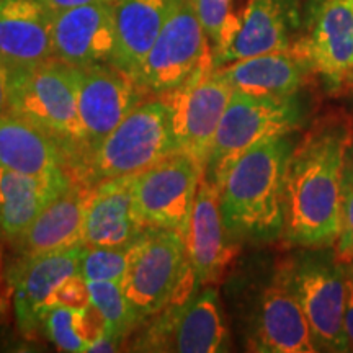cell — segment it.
Returning <instances> with one entry per match:
<instances>
[{
	"label": "cell",
	"instance_id": "1",
	"mask_svg": "<svg viewBox=\"0 0 353 353\" xmlns=\"http://www.w3.org/2000/svg\"><path fill=\"white\" fill-rule=\"evenodd\" d=\"M353 143V120L322 114L293 145L285 179L281 239L298 249L334 247L341 237L342 176Z\"/></svg>",
	"mask_w": 353,
	"mask_h": 353
},
{
	"label": "cell",
	"instance_id": "2",
	"mask_svg": "<svg viewBox=\"0 0 353 353\" xmlns=\"http://www.w3.org/2000/svg\"><path fill=\"white\" fill-rule=\"evenodd\" d=\"M290 136L265 139L239 156L219 187L224 226L234 241L281 239Z\"/></svg>",
	"mask_w": 353,
	"mask_h": 353
},
{
	"label": "cell",
	"instance_id": "3",
	"mask_svg": "<svg viewBox=\"0 0 353 353\" xmlns=\"http://www.w3.org/2000/svg\"><path fill=\"white\" fill-rule=\"evenodd\" d=\"M10 114L23 118L59 145L70 175H77L88 154L79 114L72 65L51 57L33 68L10 70Z\"/></svg>",
	"mask_w": 353,
	"mask_h": 353
},
{
	"label": "cell",
	"instance_id": "4",
	"mask_svg": "<svg viewBox=\"0 0 353 353\" xmlns=\"http://www.w3.org/2000/svg\"><path fill=\"white\" fill-rule=\"evenodd\" d=\"M175 152L172 108L164 95H154L88 154L74 180L92 188L105 180L138 175Z\"/></svg>",
	"mask_w": 353,
	"mask_h": 353
},
{
	"label": "cell",
	"instance_id": "5",
	"mask_svg": "<svg viewBox=\"0 0 353 353\" xmlns=\"http://www.w3.org/2000/svg\"><path fill=\"white\" fill-rule=\"evenodd\" d=\"M121 288L144 321L174 299L185 301L200 290L182 234L170 229H145L130 247Z\"/></svg>",
	"mask_w": 353,
	"mask_h": 353
},
{
	"label": "cell",
	"instance_id": "6",
	"mask_svg": "<svg viewBox=\"0 0 353 353\" xmlns=\"http://www.w3.org/2000/svg\"><path fill=\"white\" fill-rule=\"evenodd\" d=\"M307 108L301 97H254L234 90L216 131L205 176L221 187L228 170L247 149L265 139L291 136L301 130Z\"/></svg>",
	"mask_w": 353,
	"mask_h": 353
},
{
	"label": "cell",
	"instance_id": "7",
	"mask_svg": "<svg viewBox=\"0 0 353 353\" xmlns=\"http://www.w3.org/2000/svg\"><path fill=\"white\" fill-rule=\"evenodd\" d=\"M329 249H303L278 268L311 325L317 352H348L343 329L345 268Z\"/></svg>",
	"mask_w": 353,
	"mask_h": 353
},
{
	"label": "cell",
	"instance_id": "8",
	"mask_svg": "<svg viewBox=\"0 0 353 353\" xmlns=\"http://www.w3.org/2000/svg\"><path fill=\"white\" fill-rule=\"evenodd\" d=\"M229 332L218 290L201 286L185 301H172L138 332L130 350L216 353L226 352Z\"/></svg>",
	"mask_w": 353,
	"mask_h": 353
},
{
	"label": "cell",
	"instance_id": "9",
	"mask_svg": "<svg viewBox=\"0 0 353 353\" xmlns=\"http://www.w3.org/2000/svg\"><path fill=\"white\" fill-rule=\"evenodd\" d=\"M210 63L213 51L195 0H172L164 26L134 79L149 95H164Z\"/></svg>",
	"mask_w": 353,
	"mask_h": 353
},
{
	"label": "cell",
	"instance_id": "10",
	"mask_svg": "<svg viewBox=\"0 0 353 353\" xmlns=\"http://www.w3.org/2000/svg\"><path fill=\"white\" fill-rule=\"evenodd\" d=\"M205 167L175 152L139 172L132 183L136 218L145 229H170L187 241L190 219Z\"/></svg>",
	"mask_w": 353,
	"mask_h": 353
},
{
	"label": "cell",
	"instance_id": "11",
	"mask_svg": "<svg viewBox=\"0 0 353 353\" xmlns=\"http://www.w3.org/2000/svg\"><path fill=\"white\" fill-rule=\"evenodd\" d=\"M232 92L231 83L210 63L198 69L183 85L164 94L172 108L176 151L188 154L206 167Z\"/></svg>",
	"mask_w": 353,
	"mask_h": 353
},
{
	"label": "cell",
	"instance_id": "12",
	"mask_svg": "<svg viewBox=\"0 0 353 353\" xmlns=\"http://www.w3.org/2000/svg\"><path fill=\"white\" fill-rule=\"evenodd\" d=\"M293 50L306 57L329 92L352 88L353 0H325L304 13L303 33Z\"/></svg>",
	"mask_w": 353,
	"mask_h": 353
},
{
	"label": "cell",
	"instance_id": "13",
	"mask_svg": "<svg viewBox=\"0 0 353 353\" xmlns=\"http://www.w3.org/2000/svg\"><path fill=\"white\" fill-rule=\"evenodd\" d=\"M72 69L79 114L90 154L145 97L151 95L131 74L114 64L72 65Z\"/></svg>",
	"mask_w": 353,
	"mask_h": 353
},
{
	"label": "cell",
	"instance_id": "14",
	"mask_svg": "<svg viewBox=\"0 0 353 353\" xmlns=\"http://www.w3.org/2000/svg\"><path fill=\"white\" fill-rule=\"evenodd\" d=\"M82 245L48 252L37 257H19L7 273L13 290V309L19 330L25 337L41 334V321L54 290L69 276L81 273Z\"/></svg>",
	"mask_w": 353,
	"mask_h": 353
},
{
	"label": "cell",
	"instance_id": "15",
	"mask_svg": "<svg viewBox=\"0 0 353 353\" xmlns=\"http://www.w3.org/2000/svg\"><path fill=\"white\" fill-rule=\"evenodd\" d=\"M247 337V345L252 352H317L311 325L280 268L260 293Z\"/></svg>",
	"mask_w": 353,
	"mask_h": 353
},
{
	"label": "cell",
	"instance_id": "16",
	"mask_svg": "<svg viewBox=\"0 0 353 353\" xmlns=\"http://www.w3.org/2000/svg\"><path fill=\"white\" fill-rule=\"evenodd\" d=\"M52 57L74 68L113 64V3H92L51 13Z\"/></svg>",
	"mask_w": 353,
	"mask_h": 353
},
{
	"label": "cell",
	"instance_id": "17",
	"mask_svg": "<svg viewBox=\"0 0 353 353\" xmlns=\"http://www.w3.org/2000/svg\"><path fill=\"white\" fill-rule=\"evenodd\" d=\"M304 0H245L239 33L214 68L265 52L286 51L301 37Z\"/></svg>",
	"mask_w": 353,
	"mask_h": 353
},
{
	"label": "cell",
	"instance_id": "18",
	"mask_svg": "<svg viewBox=\"0 0 353 353\" xmlns=\"http://www.w3.org/2000/svg\"><path fill=\"white\" fill-rule=\"evenodd\" d=\"M187 254L200 286L218 285L237 255V245L224 226L219 188L203 175L187 234Z\"/></svg>",
	"mask_w": 353,
	"mask_h": 353
},
{
	"label": "cell",
	"instance_id": "19",
	"mask_svg": "<svg viewBox=\"0 0 353 353\" xmlns=\"http://www.w3.org/2000/svg\"><path fill=\"white\" fill-rule=\"evenodd\" d=\"M136 175L105 180L90 188L82 226V245L126 247L145 231L134 213Z\"/></svg>",
	"mask_w": 353,
	"mask_h": 353
},
{
	"label": "cell",
	"instance_id": "20",
	"mask_svg": "<svg viewBox=\"0 0 353 353\" xmlns=\"http://www.w3.org/2000/svg\"><path fill=\"white\" fill-rule=\"evenodd\" d=\"M232 90L254 97L286 99L301 94L311 77V64L293 48L244 57L216 68Z\"/></svg>",
	"mask_w": 353,
	"mask_h": 353
},
{
	"label": "cell",
	"instance_id": "21",
	"mask_svg": "<svg viewBox=\"0 0 353 353\" xmlns=\"http://www.w3.org/2000/svg\"><path fill=\"white\" fill-rule=\"evenodd\" d=\"M52 57L51 13L39 0H0V59L10 70Z\"/></svg>",
	"mask_w": 353,
	"mask_h": 353
},
{
	"label": "cell",
	"instance_id": "22",
	"mask_svg": "<svg viewBox=\"0 0 353 353\" xmlns=\"http://www.w3.org/2000/svg\"><path fill=\"white\" fill-rule=\"evenodd\" d=\"M90 188L74 180L61 196L33 221L26 232L12 244L19 257H37L48 252L82 245V226Z\"/></svg>",
	"mask_w": 353,
	"mask_h": 353
},
{
	"label": "cell",
	"instance_id": "23",
	"mask_svg": "<svg viewBox=\"0 0 353 353\" xmlns=\"http://www.w3.org/2000/svg\"><path fill=\"white\" fill-rule=\"evenodd\" d=\"M0 169L37 179L70 175L59 145L15 114L0 118Z\"/></svg>",
	"mask_w": 353,
	"mask_h": 353
},
{
	"label": "cell",
	"instance_id": "24",
	"mask_svg": "<svg viewBox=\"0 0 353 353\" xmlns=\"http://www.w3.org/2000/svg\"><path fill=\"white\" fill-rule=\"evenodd\" d=\"M172 0H117L113 3V64L132 77L139 72L145 56L161 33Z\"/></svg>",
	"mask_w": 353,
	"mask_h": 353
},
{
	"label": "cell",
	"instance_id": "25",
	"mask_svg": "<svg viewBox=\"0 0 353 353\" xmlns=\"http://www.w3.org/2000/svg\"><path fill=\"white\" fill-rule=\"evenodd\" d=\"M72 183V175L37 179L2 169L0 239L8 244L19 241L33 221Z\"/></svg>",
	"mask_w": 353,
	"mask_h": 353
},
{
	"label": "cell",
	"instance_id": "26",
	"mask_svg": "<svg viewBox=\"0 0 353 353\" xmlns=\"http://www.w3.org/2000/svg\"><path fill=\"white\" fill-rule=\"evenodd\" d=\"M195 7L216 63L239 33L245 0H195Z\"/></svg>",
	"mask_w": 353,
	"mask_h": 353
},
{
	"label": "cell",
	"instance_id": "27",
	"mask_svg": "<svg viewBox=\"0 0 353 353\" xmlns=\"http://www.w3.org/2000/svg\"><path fill=\"white\" fill-rule=\"evenodd\" d=\"M88 286H90L92 303L107 319L108 327L105 335L123 343L144 319L123 293L121 285L112 281H88Z\"/></svg>",
	"mask_w": 353,
	"mask_h": 353
},
{
	"label": "cell",
	"instance_id": "28",
	"mask_svg": "<svg viewBox=\"0 0 353 353\" xmlns=\"http://www.w3.org/2000/svg\"><path fill=\"white\" fill-rule=\"evenodd\" d=\"M130 247L82 245L81 275L87 281H112L121 285L130 262Z\"/></svg>",
	"mask_w": 353,
	"mask_h": 353
},
{
	"label": "cell",
	"instance_id": "29",
	"mask_svg": "<svg viewBox=\"0 0 353 353\" xmlns=\"http://www.w3.org/2000/svg\"><path fill=\"white\" fill-rule=\"evenodd\" d=\"M76 311L50 304L43 314L41 334L46 335L61 352H85V343L79 337L74 324Z\"/></svg>",
	"mask_w": 353,
	"mask_h": 353
},
{
	"label": "cell",
	"instance_id": "30",
	"mask_svg": "<svg viewBox=\"0 0 353 353\" xmlns=\"http://www.w3.org/2000/svg\"><path fill=\"white\" fill-rule=\"evenodd\" d=\"M341 237L335 244L339 259L353 257V143L348 148L342 176Z\"/></svg>",
	"mask_w": 353,
	"mask_h": 353
},
{
	"label": "cell",
	"instance_id": "31",
	"mask_svg": "<svg viewBox=\"0 0 353 353\" xmlns=\"http://www.w3.org/2000/svg\"><path fill=\"white\" fill-rule=\"evenodd\" d=\"M50 304L54 306H63L72 311H82L88 304H92V294L88 281L83 278L81 273L69 276L64 280L52 293Z\"/></svg>",
	"mask_w": 353,
	"mask_h": 353
},
{
	"label": "cell",
	"instance_id": "32",
	"mask_svg": "<svg viewBox=\"0 0 353 353\" xmlns=\"http://www.w3.org/2000/svg\"><path fill=\"white\" fill-rule=\"evenodd\" d=\"M74 324H76V330L79 337L85 343V348L94 343L95 341L103 337L107 334V319L100 312V309L95 306L94 303L88 304L82 311H76L74 316Z\"/></svg>",
	"mask_w": 353,
	"mask_h": 353
},
{
	"label": "cell",
	"instance_id": "33",
	"mask_svg": "<svg viewBox=\"0 0 353 353\" xmlns=\"http://www.w3.org/2000/svg\"><path fill=\"white\" fill-rule=\"evenodd\" d=\"M345 268V267H343ZM343 329L348 343V352H353V281L345 272V316H343Z\"/></svg>",
	"mask_w": 353,
	"mask_h": 353
},
{
	"label": "cell",
	"instance_id": "34",
	"mask_svg": "<svg viewBox=\"0 0 353 353\" xmlns=\"http://www.w3.org/2000/svg\"><path fill=\"white\" fill-rule=\"evenodd\" d=\"M10 114V69L0 59V118Z\"/></svg>",
	"mask_w": 353,
	"mask_h": 353
},
{
	"label": "cell",
	"instance_id": "35",
	"mask_svg": "<svg viewBox=\"0 0 353 353\" xmlns=\"http://www.w3.org/2000/svg\"><path fill=\"white\" fill-rule=\"evenodd\" d=\"M43 7L50 13L63 12L68 8H76L82 6H92V3H114L117 0H39Z\"/></svg>",
	"mask_w": 353,
	"mask_h": 353
},
{
	"label": "cell",
	"instance_id": "36",
	"mask_svg": "<svg viewBox=\"0 0 353 353\" xmlns=\"http://www.w3.org/2000/svg\"><path fill=\"white\" fill-rule=\"evenodd\" d=\"M341 260H342L343 267H345V272L348 273V276H350L352 281H353V257H350V259H341Z\"/></svg>",
	"mask_w": 353,
	"mask_h": 353
},
{
	"label": "cell",
	"instance_id": "37",
	"mask_svg": "<svg viewBox=\"0 0 353 353\" xmlns=\"http://www.w3.org/2000/svg\"><path fill=\"white\" fill-rule=\"evenodd\" d=\"M322 2H325V0H304V13L314 8L316 6H319Z\"/></svg>",
	"mask_w": 353,
	"mask_h": 353
},
{
	"label": "cell",
	"instance_id": "38",
	"mask_svg": "<svg viewBox=\"0 0 353 353\" xmlns=\"http://www.w3.org/2000/svg\"><path fill=\"white\" fill-rule=\"evenodd\" d=\"M2 200H3V196H2V169H0V208H2Z\"/></svg>",
	"mask_w": 353,
	"mask_h": 353
},
{
	"label": "cell",
	"instance_id": "39",
	"mask_svg": "<svg viewBox=\"0 0 353 353\" xmlns=\"http://www.w3.org/2000/svg\"><path fill=\"white\" fill-rule=\"evenodd\" d=\"M352 88H353V77H352Z\"/></svg>",
	"mask_w": 353,
	"mask_h": 353
}]
</instances>
